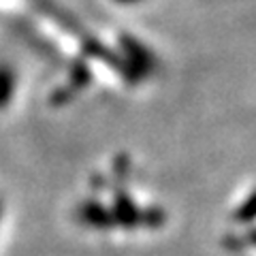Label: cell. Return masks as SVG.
<instances>
[{
    "label": "cell",
    "mask_w": 256,
    "mask_h": 256,
    "mask_svg": "<svg viewBox=\"0 0 256 256\" xmlns=\"http://www.w3.org/2000/svg\"><path fill=\"white\" fill-rule=\"evenodd\" d=\"M120 50L124 54V66L128 70V79H143L156 70V56L146 45L130 34H120Z\"/></svg>",
    "instance_id": "1"
},
{
    "label": "cell",
    "mask_w": 256,
    "mask_h": 256,
    "mask_svg": "<svg viewBox=\"0 0 256 256\" xmlns=\"http://www.w3.org/2000/svg\"><path fill=\"white\" fill-rule=\"evenodd\" d=\"M0 214H2V205H0Z\"/></svg>",
    "instance_id": "5"
},
{
    "label": "cell",
    "mask_w": 256,
    "mask_h": 256,
    "mask_svg": "<svg viewBox=\"0 0 256 256\" xmlns=\"http://www.w3.org/2000/svg\"><path fill=\"white\" fill-rule=\"evenodd\" d=\"M237 216H242V218H254L256 216V192L242 205V210H239Z\"/></svg>",
    "instance_id": "3"
},
{
    "label": "cell",
    "mask_w": 256,
    "mask_h": 256,
    "mask_svg": "<svg viewBox=\"0 0 256 256\" xmlns=\"http://www.w3.org/2000/svg\"><path fill=\"white\" fill-rule=\"evenodd\" d=\"M116 2H120V4H137V2H141V0H116Z\"/></svg>",
    "instance_id": "4"
},
{
    "label": "cell",
    "mask_w": 256,
    "mask_h": 256,
    "mask_svg": "<svg viewBox=\"0 0 256 256\" xmlns=\"http://www.w3.org/2000/svg\"><path fill=\"white\" fill-rule=\"evenodd\" d=\"M15 90V73L11 66L2 64L0 66V107H6V102L11 100Z\"/></svg>",
    "instance_id": "2"
}]
</instances>
